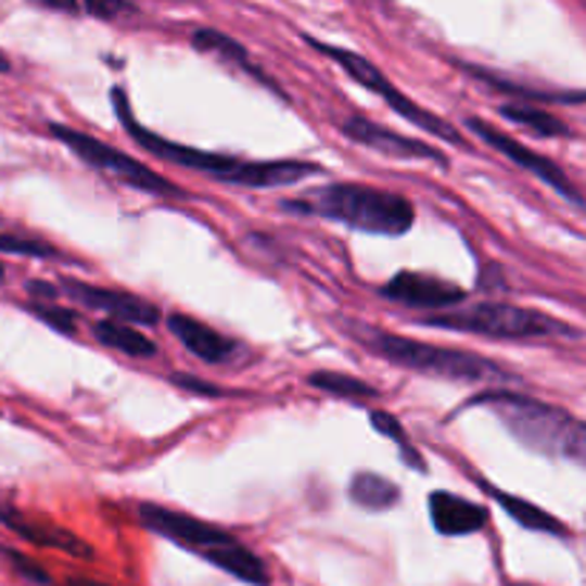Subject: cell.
<instances>
[{"label": "cell", "mask_w": 586, "mask_h": 586, "mask_svg": "<svg viewBox=\"0 0 586 586\" xmlns=\"http://www.w3.org/2000/svg\"><path fill=\"white\" fill-rule=\"evenodd\" d=\"M469 78H477L486 87H493L495 92L504 94H515L518 103H584V92L575 89V92H547V89H535V87H524V84H515V80H507L495 75V72H486L484 66H463Z\"/></svg>", "instance_id": "obj_17"}, {"label": "cell", "mask_w": 586, "mask_h": 586, "mask_svg": "<svg viewBox=\"0 0 586 586\" xmlns=\"http://www.w3.org/2000/svg\"><path fill=\"white\" fill-rule=\"evenodd\" d=\"M61 286L78 304L98 309V313H106L110 321L129 323V327H155L161 321V309L155 304H149V301L138 295H129V292L103 290V286H92V283L75 281V278H63Z\"/></svg>", "instance_id": "obj_12"}, {"label": "cell", "mask_w": 586, "mask_h": 586, "mask_svg": "<svg viewBox=\"0 0 586 586\" xmlns=\"http://www.w3.org/2000/svg\"><path fill=\"white\" fill-rule=\"evenodd\" d=\"M306 381H309L313 390H321V392H327V395H335V398H346V400H369L381 395L372 383L360 381V378H355V375H346V372H332V369L313 372Z\"/></svg>", "instance_id": "obj_22"}, {"label": "cell", "mask_w": 586, "mask_h": 586, "mask_svg": "<svg viewBox=\"0 0 586 586\" xmlns=\"http://www.w3.org/2000/svg\"><path fill=\"white\" fill-rule=\"evenodd\" d=\"M493 498L498 500L500 509L507 512L509 518H515L518 524L526 526L532 532H547V535H556V538H570V530L566 524H561L558 518H552L549 512H544L540 507L530 504L526 498H518V495L500 493V489H493Z\"/></svg>", "instance_id": "obj_19"}, {"label": "cell", "mask_w": 586, "mask_h": 586, "mask_svg": "<svg viewBox=\"0 0 586 586\" xmlns=\"http://www.w3.org/2000/svg\"><path fill=\"white\" fill-rule=\"evenodd\" d=\"M0 252H9V255H26V258H61V252L52 246V243L40 241V238H24V234L3 232L0 234Z\"/></svg>", "instance_id": "obj_24"}, {"label": "cell", "mask_w": 586, "mask_h": 586, "mask_svg": "<svg viewBox=\"0 0 586 586\" xmlns=\"http://www.w3.org/2000/svg\"><path fill=\"white\" fill-rule=\"evenodd\" d=\"M369 423H372V426L381 432L383 438H390L392 444L398 446L400 461L407 463L409 469H415V472H426V461H423L421 453L415 449V444L409 441L407 430L400 426V421L395 418V415L386 412V409H372V412H369Z\"/></svg>", "instance_id": "obj_23"}, {"label": "cell", "mask_w": 586, "mask_h": 586, "mask_svg": "<svg viewBox=\"0 0 586 586\" xmlns=\"http://www.w3.org/2000/svg\"><path fill=\"white\" fill-rule=\"evenodd\" d=\"M166 327L195 358L206 360V364H227V360H232L241 352L238 341L227 337L218 329H212L209 323L198 321L192 315L173 313L166 318Z\"/></svg>", "instance_id": "obj_13"}, {"label": "cell", "mask_w": 586, "mask_h": 586, "mask_svg": "<svg viewBox=\"0 0 586 586\" xmlns=\"http://www.w3.org/2000/svg\"><path fill=\"white\" fill-rule=\"evenodd\" d=\"M430 518L435 532L449 535V538H463V535H475V532L484 530L489 512L463 495L438 489V493L430 495Z\"/></svg>", "instance_id": "obj_14"}, {"label": "cell", "mask_w": 586, "mask_h": 586, "mask_svg": "<svg viewBox=\"0 0 586 586\" xmlns=\"http://www.w3.org/2000/svg\"><path fill=\"white\" fill-rule=\"evenodd\" d=\"M421 327L469 332V335L495 337V341H535V337H578L581 332L552 315L512 304H472L458 306L449 313L426 315Z\"/></svg>", "instance_id": "obj_6"}, {"label": "cell", "mask_w": 586, "mask_h": 586, "mask_svg": "<svg viewBox=\"0 0 586 586\" xmlns=\"http://www.w3.org/2000/svg\"><path fill=\"white\" fill-rule=\"evenodd\" d=\"M78 12H84V15H92V17H101V21H112V17H120V15H135V12H138V7H132V3H115V0H110V3H78Z\"/></svg>", "instance_id": "obj_27"}, {"label": "cell", "mask_w": 586, "mask_h": 586, "mask_svg": "<svg viewBox=\"0 0 586 586\" xmlns=\"http://www.w3.org/2000/svg\"><path fill=\"white\" fill-rule=\"evenodd\" d=\"M352 335L358 337L360 344L372 349L375 355L386 358L390 364L400 369H412V372H423L432 378H449V381H518L509 369H504L495 360L475 355V352L449 349V346L423 344V341H412V337L392 335L383 329L372 327H355Z\"/></svg>", "instance_id": "obj_5"}, {"label": "cell", "mask_w": 586, "mask_h": 586, "mask_svg": "<svg viewBox=\"0 0 586 586\" xmlns=\"http://www.w3.org/2000/svg\"><path fill=\"white\" fill-rule=\"evenodd\" d=\"M29 313L38 315V321H43L47 327L55 329V332H63V335H75V332H78V315L66 309V306L31 304Z\"/></svg>", "instance_id": "obj_25"}, {"label": "cell", "mask_w": 586, "mask_h": 586, "mask_svg": "<svg viewBox=\"0 0 586 586\" xmlns=\"http://www.w3.org/2000/svg\"><path fill=\"white\" fill-rule=\"evenodd\" d=\"M378 295L392 304L426 309L430 315H438L444 309L449 313L453 306H461L467 301V290H461L458 283L423 272H398L392 281L383 283Z\"/></svg>", "instance_id": "obj_10"}, {"label": "cell", "mask_w": 586, "mask_h": 586, "mask_svg": "<svg viewBox=\"0 0 586 586\" xmlns=\"http://www.w3.org/2000/svg\"><path fill=\"white\" fill-rule=\"evenodd\" d=\"M112 106H115L120 124L129 132L138 146H143L149 155L169 161L175 166L192 169V173L209 175L215 180L232 183V187H246V189H275V187H292L301 183L304 178L321 175L323 169L309 161H241V157L220 155V152H206V149L183 146L175 143L164 135L152 132L143 124H138V117L132 112L129 94L124 87L112 89Z\"/></svg>", "instance_id": "obj_1"}, {"label": "cell", "mask_w": 586, "mask_h": 586, "mask_svg": "<svg viewBox=\"0 0 586 586\" xmlns=\"http://www.w3.org/2000/svg\"><path fill=\"white\" fill-rule=\"evenodd\" d=\"M349 500L367 512H386L400 500V489L398 484H392L390 477L378 475V472H358V475H352Z\"/></svg>", "instance_id": "obj_18"}, {"label": "cell", "mask_w": 586, "mask_h": 586, "mask_svg": "<svg viewBox=\"0 0 586 586\" xmlns=\"http://www.w3.org/2000/svg\"><path fill=\"white\" fill-rule=\"evenodd\" d=\"M467 129L475 138H481V141L486 143V146H493L495 152H500V155H507L509 161L515 166H521L524 173L535 175V178L540 180V183H547L549 189H556L558 195L566 198L572 206H584V195L578 192V187L572 183V178L566 173H563L561 166L552 164L549 157L538 155L535 149H530L526 143H521L518 138H512V135L500 132L498 126L486 124L484 117H467Z\"/></svg>", "instance_id": "obj_9"}, {"label": "cell", "mask_w": 586, "mask_h": 586, "mask_svg": "<svg viewBox=\"0 0 586 586\" xmlns=\"http://www.w3.org/2000/svg\"><path fill=\"white\" fill-rule=\"evenodd\" d=\"M472 404L493 409L498 421L512 432V438L532 453L575 463L584 461V423L566 409L509 390H486Z\"/></svg>", "instance_id": "obj_4"}, {"label": "cell", "mask_w": 586, "mask_h": 586, "mask_svg": "<svg viewBox=\"0 0 586 586\" xmlns=\"http://www.w3.org/2000/svg\"><path fill=\"white\" fill-rule=\"evenodd\" d=\"M306 43L315 49V52H321V55H327L329 61H335L341 69L349 75L355 84H360L364 89H369L372 94H378L386 106H390L392 112H398L400 117H407L409 124L418 126V129H423L426 135H432V138H441V141H449L453 146L463 149V152H472V143L463 138L458 129H455L449 120H444L441 115H435V112L423 110L421 103H415L409 94L400 92L395 84H392L386 75H383L381 69H378L375 63H369L367 58L358 55V52H349V49L344 47H332V43H323V40L313 38V35H306Z\"/></svg>", "instance_id": "obj_7"}, {"label": "cell", "mask_w": 586, "mask_h": 586, "mask_svg": "<svg viewBox=\"0 0 586 586\" xmlns=\"http://www.w3.org/2000/svg\"><path fill=\"white\" fill-rule=\"evenodd\" d=\"M0 521L9 526L12 532H17L21 538H26L29 544H38V547H49V549H61L66 556L72 558H94L92 544L84 540L80 535H75L66 526H55V524H40V521H31V518H24L21 512H12V509L0 507Z\"/></svg>", "instance_id": "obj_15"}, {"label": "cell", "mask_w": 586, "mask_h": 586, "mask_svg": "<svg viewBox=\"0 0 586 586\" xmlns=\"http://www.w3.org/2000/svg\"><path fill=\"white\" fill-rule=\"evenodd\" d=\"M69 586H110V584H101V581H89V578H72Z\"/></svg>", "instance_id": "obj_30"}, {"label": "cell", "mask_w": 586, "mask_h": 586, "mask_svg": "<svg viewBox=\"0 0 586 586\" xmlns=\"http://www.w3.org/2000/svg\"><path fill=\"white\" fill-rule=\"evenodd\" d=\"M49 132L58 143L75 152V155L84 161L87 166L98 169V173H106L112 178H117L124 187H132L138 192H146V195L155 198H189L187 189H180L178 183H173L169 178H164L161 173H155L152 166L135 161L132 155H126L112 143L98 141L94 135L80 132V129H72V126L63 124H49Z\"/></svg>", "instance_id": "obj_8"}, {"label": "cell", "mask_w": 586, "mask_h": 586, "mask_svg": "<svg viewBox=\"0 0 586 586\" xmlns=\"http://www.w3.org/2000/svg\"><path fill=\"white\" fill-rule=\"evenodd\" d=\"M92 335L98 337L103 346L124 352V355H129V358H152V355L157 352V346L152 344L146 335H143L141 329L129 327V323L110 321V318L94 321Z\"/></svg>", "instance_id": "obj_20"}, {"label": "cell", "mask_w": 586, "mask_h": 586, "mask_svg": "<svg viewBox=\"0 0 586 586\" xmlns=\"http://www.w3.org/2000/svg\"><path fill=\"white\" fill-rule=\"evenodd\" d=\"M515 586H530V584H515Z\"/></svg>", "instance_id": "obj_33"}, {"label": "cell", "mask_w": 586, "mask_h": 586, "mask_svg": "<svg viewBox=\"0 0 586 586\" xmlns=\"http://www.w3.org/2000/svg\"><path fill=\"white\" fill-rule=\"evenodd\" d=\"M0 72H9V58L0 52Z\"/></svg>", "instance_id": "obj_31"}, {"label": "cell", "mask_w": 586, "mask_h": 586, "mask_svg": "<svg viewBox=\"0 0 586 586\" xmlns=\"http://www.w3.org/2000/svg\"><path fill=\"white\" fill-rule=\"evenodd\" d=\"M0 556L7 558V561L12 563V570H15L24 581H29V584L52 586V575H49V572L43 570V566H40L38 561H31L29 556H24V552H17V549L0 547Z\"/></svg>", "instance_id": "obj_26"}, {"label": "cell", "mask_w": 586, "mask_h": 586, "mask_svg": "<svg viewBox=\"0 0 586 586\" xmlns=\"http://www.w3.org/2000/svg\"><path fill=\"white\" fill-rule=\"evenodd\" d=\"M283 209L292 215L327 218L349 229L369 234H404L415 224V206L409 198L369 183H327L301 198L283 201Z\"/></svg>", "instance_id": "obj_2"}, {"label": "cell", "mask_w": 586, "mask_h": 586, "mask_svg": "<svg viewBox=\"0 0 586 586\" xmlns=\"http://www.w3.org/2000/svg\"><path fill=\"white\" fill-rule=\"evenodd\" d=\"M173 383H178L180 390L204 395V398H220V395H227V390L218 386V383H206V381H201V378H192V375H173Z\"/></svg>", "instance_id": "obj_28"}, {"label": "cell", "mask_w": 586, "mask_h": 586, "mask_svg": "<svg viewBox=\"0 0 586 586\" xmlns=\"http://www.w3.org/2000/svg\"><path fill=\"white\" fill-rule=\"evenodd\" d=\"M500 115H504V120L521 126V129L538 135V138H566V135H572L566 120H561L552 112L540 110V106H530V103H504Z\"/></svg>", "instance_id": "obj_21"}, {"label": "cell", "mask_w": 586, "mask_h": 586, "mask_svg": "<svg viewBox=\"0 0 586 586\" xmlns=\"http://www.w3.org/2000/svg\"><path fill=\"white\" fill-rule=\"evenodd\" d=\"M138 518L149 532H155L161 538L173 540L192 556L204 558L206 563L229 572L232 578L252 586H269V570L246 544L234 538L232 532L224 526H215L209 521H201L195 515L166 509L161 504H141Z\"/></svg>", "instance_id": "obj_3"}, {"label": "cell", "mask_w": 586, "mask_h": 586, "mask_svg": "<svg viewBox=\"0 0 586 586\" xmlns=\"http://www.w3.org/2000/svg\"><path fill=\"white\" fill-rule=\"evenodd\" d=\"M26 290H29V295L35 297H47V301H52V297H58L55 286H49V283L43 281H29L26 283Z\"/></svg>", "instance_id": "obj_29"}, {"label": "cell", "mask_w": 586, "mask_h": 586, "mask_svg": "<svg viewBox=\"0 0 586 586\" xmlns=\"http://www.w3.org/2000/svg\"><path fill=\"white\" fill-rule=\"evenodd\" d=\"M3 278H7V269H3V264H0V283H3Z\"/></svg>", "instance_id": "obj_32"}, {"label": "cell", "mask_w": 586, "mask_h": 586, "mask_svg": "<svg viewBox=\"0 0 586 586\" xmlns=\"http://www.w3.org/2000/svg\"><path fill=\"white\" fill-rule=\"evenodd\" d=\"M192 47H195L198 52H206V55L220 58L224 63H232V66H238L241 72L252 75L255 80L266 84V87L272 89V92L281 94V87H278V84H275V80L269 78L264 69H260L258 63L252 61V55L246 52V47H241L238 40L229 38V35H224V31L209 29V26H201V29L192 35Z\"/></svg>", "instance_id": "obj_16"}, {"label": "cell", "mask_w": 586, "mask_h": 586, "mask_svg": "<svg viewBox=\"0 0 586 586\" xmlns=\"http://www.w3.org/2000/svg\"><path fill=\"white\" fill-rule=\"evenodd\" d=\"M341 129H344V135L352 143L372 149V152H378V155L400 157V161H432V164H438L441 169L449 166L444 152L432 146V143L392 132V129H386V126L375 124V120H369V117H364V115L346 117Z\"/></svg>", "instance_id": "obj_11"}]
</instances>
